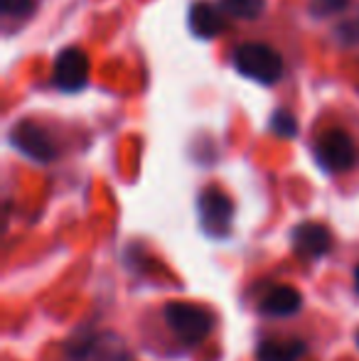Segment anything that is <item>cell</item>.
Wrapping results in <instances>:
<instances>
[{
    "mask_svg": "<svg viewBox=\"0 0 359 361\" xmlns=\"http://www.w3.org/2000/svg\"><path fill=\"white\" fill-rule=\"evenodd\" d=\"M337 35H340V37L345 39L347 44H350V42H359V18L342 25V27L337 30Z\"/></svg>",
    "mask_w": 359,
    "mask_h": 361,
    "instance_id": "cell-15",
    "label": "cell"
},
{
    "mask_svg": "<svg viewBox=\"0 0 359 361\" xmlns=\"http://www.w3.org/2000/svg\"><path fill=\"white\" fill-rule=\"evenodd\" d=\"M165 322L173 329L175 337L182 344H190V347L205 342L207 334L214 327V317H212L209 310L192 302H170L165 307Z\"/></svg>",
    "mask_w": 359,
    "mask_h": 361,
    "instance_id": "cell-2",
    "label": "cell"
},
{
    "mask_svg": "<svg viewBox=\"0 0 359 361\" xmlns=\"http://www.w3.org/2000/svg\"><path fill=\"white\" fill-rule=\"evenodd\" d=\"M236 72L246 79H254L259 84H276L283 76V59L273 47L264 42H244L234 52Z\"/></svg>",
    "mask_w": 359,
    "mask_h": 361,
    "instance_id": "cell-1",
    "label": "cell"
},
{
    "mask_svg": "<svg viewBox=\"0 0 359 361\" xmlns=\"http://www.w3.org/2000/svg\"><path fill=\"white\" fill-rule=\"evenodd\" d=\"M303 307V295L291 286H276L261 300V312L271 317H291Z\"/></svg>",
    "mask_w": 359,
    "mask_h": 361,
    "instance_id": "cell-8",
    "label": "cell"
},
{
    "mask_svg": "<svg viewBox=\"0 0 359 361\" xmlns=\"http://www.w3.org/2000/svg\"><path fill=\"white\" fill-rule=\"evenodd\" d=\"M187 23H190V30L200 39H212L224 32V18H221V13L212 3H205V0L192 5Z\"/></svg>",
    "mask_w": 359,
    "mask_h": 361,
    "instance_id": "cell-9",
    "label": "cell"
},
{
    "mask_svg": "<svg viewBox=\"0 0 359 361\" xmlns=\"http://www.w3.org/2000/svg\"><path fill=\"white\" fill-rule=\"evenodd\" d=\"M5 15H25L32 10V0H0Z\"/></svg>",
    "mask_w": 359,
    "mask_h": 361,
    "instance_id": "cell-14",
    "label": "cell"
},
{
    "mask_svg": "<svg viewBox=\"0 0 359 361\" xmlns=\"http://www.w3.org/2000/svg\"><path fill=\"white\" fill-rule=\"evenodd\" d=\"M357 344H359V332H357Z\"/></svg>",
    "mask_w": 359,
    "mask_h": 361,
    "instance_id": "cell-17",
    "label": "cell"
},
{
    "mask_svg": "<svg viewBox=\"0 0 359 361\" xmlns=\"http://www.w3.org/2000/svg\"><path fill=\"white\" fill-rule=\"evenodd\" d=\"M332 246V236L322 224L305 221L293 231V248L305 258H322Z\"/></svg>",
    "mask_w": 359,
    "mask_h": 361,
    "instance_id": "cell-7",
    "label": "cell"
},
{
    "mask_svg": "<svg viewBox=\"0 0 359 361\" xmlns=\"http://www.w3.org/2000/svg\"><path fill=\"white\" fill-rule=\"evenodd\" d=\"M271 130L276 135H281V138H293V135H298V123H296V116L291 114V111L281 109L273 114L271 118Z\"/></svg>",
    "mask_w": 359,
    "mask_h": 361,
    "instance_id": "cell-12",
    "label": "cell"
},
{
    "mask_svg": "<svg viewBox=\"0 0 359 361\" xmlns=\"http://www.w3.org/2000/svg\"><path fill=\"white\" fill-rule=\"evenodd\" d=\"M200 219L209 233H226L234 219V204L221 190H205L200 195Z\"/></svg>",
    "mask_w": 359,
    "mask_h": 361,
    "instance_id": "cell-5",
    "label": "cell"
},
{
    "mask_svg": "<svg viewBox=\"0 0 359 361\" xmlns=\"http://www.w3.org/2000/svg\"><path fill=\"white\" fill-rule=\"evenodd\" d=\"M10 140H13V145L18 147L20 152H25V155L37 162H49L57 155L49 135L44 133L39 126L30 123V121H23V123L15 126L13 133H10Z\"/></svg>",
    "mask_w": 359,
    "mask_h": 361,
    "instance_id": "cell-6",
    "label": "cell"
},
{
    "mask_svg": "<svg viewBox=\"0 0 359 361\" xmlns=\"http://www.w3.org/2000/svg\"><path fill=\"white\" fill-rule=\"evenodd\" d=\"M315 160L327 172H345L355 162V145L342 128H332L320 135L315 145Z\"/></svg>",
    "mask_w": 359,
    "mask_h": 361,
    "instance_id": "cell-3",
    "label": "cell"
},
{
    "mask_svg": "<svg viewBox=\"0 0 359 361\" xmlns=\"http://www.w3.org/2000/svg\"><path fill=\"white\" fill-rule=\"evenodd\" d=\"M305 354V342L300 339H264L259 344V361H300Z\"/></svg>",
    "mask_w": 359,
    "mask_h": 361,
    "instance_id": "cell-10",
    "label": "cell"
},
{
    "mask_svg": "<svg viewBox=\"0 0 359 361\" xmlns=\"http://www.w3.org/2000/svg\"><path fill=\"white\" fill-rule=\"evenodd\" d=\"M355 286H357V293H359V266L355 268Z\"/></svg>",
    "mask_w": 359,
    "mask_h": 361,
    "instance_id": "cell-16",
    "label": "cell"
},
{
    "mask_svg": "<svg viewBox=\"0 0 359 361\" xmlns=\"http://www.w3.org/2000/svg\"><path fill=\"white\" fill-rule=\"evenodd\" d=\"M264 5H266V0H219V8L239 20L259 18V15L264 13Z\"/></svg>",
    "mask_w": 359,
    "mask_h": 361,
    "instance_id": "cell-11",
    "label": "cell"
},
{
    "mask_svg": "<svg viewBox=\"0 0 359 361\" xmlns=\"http://www.w3.org/2000/svg\"><path fill=\"white\" fill-rule=\"evenodd\" d=\"M54 86L67 94L84 89L89 81V57L84 49L79 47H67L59 52L57 62H54Z\"/></svg>",
    "mask_w": 359,
    "mask_h": 361,
    "instance_id": "cell-4",
    "label": "cell"
},
{
    "mask_svg": "<svg viewBox=\"0 0 359 361\" xmlns=\"http://www.w3.org/2000/svg\"><path fill=\"white\" fill-rule=\"evenodd\" d=\"M347 5H350V0H312V10L317 15H335L345 10Z\"/></svg>",
    "mask_w": 359,
    "mask_h": 361,
    "instance_id": "cell-13",
    "label": "cell"
}]
</instances>
